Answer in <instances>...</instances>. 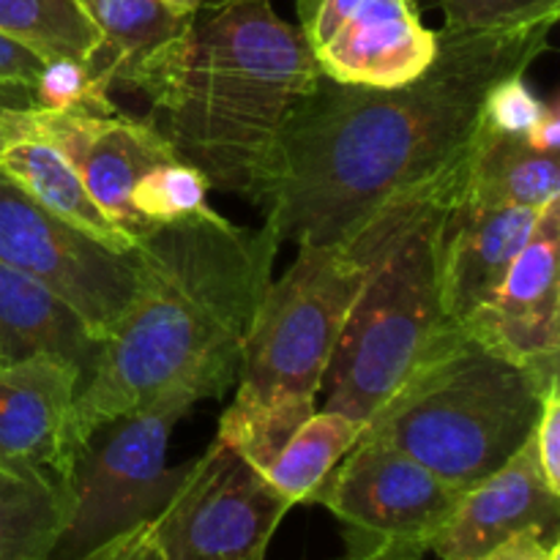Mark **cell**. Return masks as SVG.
Wrapping results in <instances>:
<instances>
[{
    "label": "cell",
    "mask_w": 560,
    "mask_h": 560,
    "mask_svg": "<svg viewBox=\"0 0 560 560\" xmlns=\"http://www.w3.org/2000/svg\"><path fill=\"white\" fill-rule=\"evenodd\" d=\"M552 25L435 31V58L397 88L342 85L320 71L268 156L255 206L279 244L334 246L394 202L459 170L487 93L547 52Z\"/></svg>",
    "instance_id": "6da1fadb"
},
{
    "label": "cell",
    "mask_w": 560,
    "mask_h": 560,
    "mask_svg": "<svg viewBox=\"0 0 560 560\" xmlns=\"http://www.w3.org/2000/svg\"><path fill=\"white\" fill-rule=\"evenodd\" d=\"M279 246L268 224L238 228L213 208L162 224L137 246L135 293L71 408L74 457L98 427L164 394L189 388L211 399L233 386Z\"/></svg>",
    "instance_id": "7a4b0ae2"
},
{
    "label": "cell",
    "mask_w": 560,
    "mask_h": 560,
    "mask_svg": "<svg viewBox=\"0 0 560 560\" xmlns=\"http://www.w3.org/2000/svg\"><path fill=\"white\" fill-rule=\"evenodd\" d=\"M320 63L310 38L271 0H219L151 66L137 93L148 124L208 189L255 206L268 156Z\"/></svg>",
    "instance_id": "3957f363"
},
{
    "label": "cell",
    "mask_w": 560,
    "mask_h": 560,
    "mask_svg": "<svg viewBox=\"0 0 560 560\" xmlns=\"http://www.w3.org/2000/svg\"><path fill=\"white\" fill-rule=\"evenodd\" d=\"M463 170L465 164L432 189L394 202L345 244L299 246L295 262L273 279L252 317L241 348L235 397L219 421L217 441L260 470L315 413L355 293L399 230Z\"/></svg>",
    "instance_id": "277c9868"
},
{
    "label": "cell",
    "mask_w": 560,
    "mask_h": 560,
    "mask_svg": "<svg viewBox=\"0 0 560 560\" xmlns=\"http://www.w3.org/2000/svg\"><path fill=\"white\" fill-rule=\"evenodd\" d=\"M556 381L446 326L364 432L465 492L528 443Z\"/></svg>",
    "instance_id": "5b68a950"
},
{
    "label": "cell",
    "mask_w": 560,
    "mask_h": 560,
    "mask_svg": "<svg viewBox=\"0 0 560 560\" xmlns=\"http://www.w3.org/2000/svg\"><path fill=\"white\" fill-rule=\"evenodd\" d=\"M463 184L465 170L419 208L364 279L323 377V410L366 424L438 334L454 326L441 301V246Z\"/></svg>",
    "instance_id": "8992f818"
},
{
    "label": "cell",
    "mask_w": 560,
    "mask_h": 560,
    "mask_svg": "<svg viewBox=\"0 0 560 560\" xmlns=\"http://www.w3.org/2000/svg\"><path fill=\"white\" fill-rule=\"evenodd\" d=\"M200 402L178 388L98 427L71 463L66 520L52 558L74 560L104 541L151 523L184 481L189 463L167 468L175 424Z\"/></svg>",
    "instance_id": "52a82bcc"
},
{
    "label": "cell",
    "mask_w": 560,
    "mask_h": 560,
    "mask_svg": "<svg viewBox=\"0 0 560 560\" xmlns=\"http://www.w3.org/2000/svg\"><path fill=\"white\" fill-rule=\"evenodd\" d=\"M290 509L249 459L213 441L151 520L153 550L159 560H262Z\"/></svg>",
    "instance_id": "ba28073f"
},
{
    "label": "cell",
    "mask_w": 560,
    "mask_h": 560,
    "mask_svg": "<svg viewBox=\"0 0 560 560\" xmlns=\"http://www.w3.org/2000/svg\"><path fill=\"white\" fill-rule=\"evenodd\" d=\"M459 498L463 492L430 468L392 443L361 432L355 446L317 487L312 503H320L339 520L348 558L353 560L381 547L427 552Z\"/></svg>",
    "instance_id": "9c48e42d"
},
{
    "label": "cell",
    "mask_w": 560,
    "mask_h": 560,
    "mask_svg": "<svg viewBox=\"0 0 560 560\" xmlns=\"http://www.w3.org/2000/svg\"><path fill=\"white\" fill-rule=\"evenodd\" d=\"M0 262L52 290L107 339L137 284L135 252H115L52 217L0 175Z\"/></svg>",
    "instance_id": "30bf717a"
},
{
    "label": "cell",
    "mask_w": 560,
    "mask_h": 560,
    "mask_svg": "<svg viewBox=\"0 0 560 560\" xmlns=\"http://www.w3.org/2000/svg\"><path fill=\"white\" fill-rule=\"evenodd\" d=\"M22 137H42L52 142L80 173L93 200L140 246L153 233V224L140 217L131 202L135 186L164 162H173V151L145 118L109 113H52V109H27L20 115Z\"/></svg>",
    "instance_id": "8fae6325"
},
{
    "label": "cell",
    "mask_w": 560,
    "mask_h": 560,
    "mask_svg": "<svg viewBox=\"0 0 560 560\" xmlns=\"http://www.w3.org/2000/svg\"><path fill=\"white\" fill-rule=\"evenodd\" d=\"M560 200L541 208L534 233L509 266L495 293L463 323L470 337L528 366L545 381L558 377L560 348Z\"/></svg>",
    "instance_id": "7c38bea8"
},
{
    "label": "cell",
    "mask_w": 560,
    "mask_h": 560,
    "mask_svg": "<svg viewBox=\"0 0 560 560\" xmlns=\"http://www.w3.org/2000/svg\"><path fill=\"white\" fill-rule=\"evenodd\" d=\"M82 375L52 355L0 366V470L60 492L71 476L74 454L69 421Z\"/></svg>",
    "instance_id": "4fadbf2b"
},
{
    "label": "cell",
    "mask_w": 560,
    "mask_h": 560,
    "mask_svg": "<svg viewBox=\"0 0 560 560\" xmlns=\"http://www.w3.org/2000/svg\"><path fill=\"white\" fill-rule=\"evenodd\" d=\"M558 520L560 492L547 485L528 438L495 474L463 492L427 552L441 560H474L523 534L558 539Z\"/></svg>",
    "instance_id": "5bb4252c"
},
{
    "label": "cell",
    "mask_w": 560,
    "mask_h": 560,
    "mask_svg": "<svg viewBox=\"0 0 560 560\" xmlns=\"http://www.w3.org/2000/svg\"><path fill=\"white\" fill-rule=\"evenodd\" d=\"M539 213L520 206H481L459 191L446 213L441 246V301L448 323L463 326L495 293Z\"/></svg>",
    "instance_id": "9a60e30c"
},
{
    "label": "cell",
    "mask_w": 560,
    "mask_h": 560,
    "mask_svg": "<svg viewBox=\"0 0 560 560\" xmlns=\"http://www.w3.org/2000/svg\"><path fill=\"white\" fill-rule=\"evenodd\" d=\"M435 47V31L421 25L410 0H361L317 49V63L342 85L397 88L432 63Z\"/></svg>",
    "instance_id": "2e32d148"
},
{
    "label": "cell",
    "mask_w": 560,
    "mask_h": 560,
    "mask_svg": "<svg viewBox=\"0 0 560 560\" xmlns=\"http://www.w3.org/2000/svg\"><path fill=\"white\" fill-rule=\"evenodd\" d=\"M36 355L74 364L85 386L102 355V339L52 290L0 262V366Z\"/></svg>",
    "instance_id": "e0dca14e"
},
{
    "label": "cell",
    "mask_w": 560,
    "mask_h": 560,
    "mask_svg": "<svg viewBox=\"0 0 560 560\" xmlns=\"http://www.w3.org/2000/svg\"><path fill=\"white\" fill-rule=\"evenodd\" d=\"M98 31V44L82 60L88 74L107 88L135 91L151 66L189 31L195 14L164 0H80Z\"/></svg>",
    "instance_id": "ac0fdd59"
},
{
    "label": "cell",
    "mask_w": 560,
    "mask_h": 560,
    "mask_svg": "<svg viewBox=\"0 0 560 560\" xmlns=\"http://www.w3.org/2000/svg\"><path fill=\"white\" fill-rule=\"evenodd\" d=\"M0 175L36 206L115 252H135L124 230L98 208L69 159L42 137H22L0 148Z\"/></svg>",
    "instance_id": "d6986e66"
},
{
    "label": "cell",
    "mask_w": 560,
    "mask_h": 560,
    "mask_svg": "<svg viewBox=\"0 0 560 560\" xmlns=\"http://www.w3.org/2000/svg\"><path fill=\"white\" fill-rule=\"evenodd\" d=\"M463 197L481 206L541 211L552 200H560L558 153H545L525 137L501 135L481 124L470 142Z\"/></svg>",
    "instance_id": "ffe728a7"
},
{
    "label": "cell",
    "mask_w": 560,
    "mask_h": 560,
    "mask_svg": "<svg viewBox=\"0 0 560 560\" xmlns=\"http://www.w3.org/2000/svg\"><path fill=\"white\" fill-rule=\"evenodd\" d=\"M364 432L361 421L334 410H315L260 468L262 479L290 503H312L317 487L337 468Z\"/></svg>",
    "instance_id": "44dd1931"
},
{
    "label": "cell",
    "mask_w": 560,
    "mask_h": 560,
    "mask_svg": "<svg viewBox=\"0 0 560 560\" xmlns=\"http://www.w3.org/2000/svg\"><path fill=\"white\" fill-rule=\"evenodd\" d=\"M0 33L42 60H82L98 31L80 0H0Z\"/></svg>",
    "instance_id": "7402d4cb"
},
{
    "label": "cell",
    "mask_w": 560,
    "mask_h": 560,
    "mask_svg": "<svg viewBox=\"0 0 560 560\" xmlns=\"http://www.w3.org/2000/svg\"><path fill=\"white\" fill-rule=\"evenodd\" d=\"M63 520L60 492L0 474V560H49Z\"/></svg>",
    "instance_id": "603a6c76"
},
{
    "label": "cell",
    "mask_w": 560,
    "mask_h": 560,
    "mask_svg": "<svg viewBox=\"0 0 560 560\" xmlns=\"http://www.w3.org/2000/svg\"><path fill=\"white\" fill-rule=\"evenodd\" d=\"M131 202L153 228L191 219L206 213L208 208V180L189 167L186 162H164L153 167L131 191Z\"/></svg>",
    "instance_id": "cb8c5ba5"
},
{
    "label": "cell",
    "mask_w": 560,
    "mask_h": 560,
    "mask_svg": "<svg viewBox=\"0 0 560 560\" xmlns=\"http://www.w3.org/2000/svg\"><path fill=\"white\" fill-rule=\"evenodd\" d=\"M33 88H36L38 107L52 113H118L113 93L98 85L77 60H47Z\"/></svg>",
    "instance_id": "d4e9b609"
},
{
    "label": "cell",
    "mask_w": 560,
    "mask_h": 560,
    "mask_svg": "<svg viewBox=\"0 0 560 560\" xmlns=\"http://www.w3.org/2000/svg\"><path fill=\"white\" fill-rule=\"evenodd\" d=\"M446 27L498 31V27L556 25L560 0H441Z\"/></svg>",
    "instance_id": "484cf974"
},
{
    "label": "cell",
    "mask_w": 560,
    "mask_h": 560,
    "mask_svg": "<svg viewBox=\"0 0 560 560\" xmlns=\"http://www.w3.org/2000/svg\"><path fill=\"white\" fill-rule=\"evenodd\" d=\"M547 102H541L525 82V74H512L492 85L487 93L485 109H481V124L492 131L512 137H528L536 120L545 113Z\"/></svg>",
    "instance_id": "4316f807"
},
{
    "label": "cell",
    "mask_w": 560,
    "mask_h": 560,
    "mask_svg": "<svg viewBox=\"0 0 560 560\" xmlns=\"http://www.w3.org/2000/svg\"><path fill=\"white\" fill-rule=\"evenodd\" d=\"M530 446H534L539 468L545 474L547 485L560 492V383L556 381L545 394L539 421L530 432Z\"/></svg>",
    "instance_id": "83f0119b"
},
{
    "label": "cell",
    "mask_w": 560,
    "mask_h": 560,
    "mask_svg": "<svg viewBox=\"0 0 560 560\" xmlns=\"http://www.w3.org/2000/svg\"><path fill=\"white\" fill-rule=\"evenodd\" d=\"M359 3L361 0H295L299 27L310 38L315 55L342 27V22L359 9Z\"/></svg>",
    "instance_id": "f1b7e54d"
},
{
    "label": "cell",
    "mask_w": 560,
    "mask_h": 560,
    "mask_svg": "<svg viewBox=\"0 0 560 560\" xmlns=\"http://www.w3.org/2000/svg\"><path fill=\"white\" fill-rule=\"evenodd\" d=\"M36 107L38 102L33 82L0 77V148L20 140V115Z\"/></svg>",
    "instance_id": "f546056e"
},
{
    "label": "cell",
    "mask_w": 560,
    "mask_h": 560,
    "mask_svg": "<svg viewBox=\"0 0 560 560\" xmlns=\"http://www.w3.org/2000/svg\"><path fill=\"white\" fill-rule=\"evenodd\" d=\"M74 560H159L151 541V523L137 525Z\"/></svg>",
    "instance_id": "4dcf8cb0"
},
{
    "label": "cell",
    "mask_w": 560,
    "mask_h": 560,
    "mask_svg": "<svg viewBox=\"0 0 560 560\" xmlns=\"http://www.w3.org/2000/svg\"><path fill=\"white\" fill-rule=\"evenodd\" d=\"M44 63H47V60H42L36 52H31L27 47L11 42L9 36L0 33V77H3V80L36 82Z\"/></svg>",
    "instance_id": "1f68e13d"
},
{
    "label": "cell",
    "mask_w": 560,
    "mask_h": 560,
    "mask_svg": "<svg viewBox=\"0 0 560 560\" xmlns=\"http://www.w3.org/2000/svg\"><path fill=\"white\" fill-rule=\"evenodd\" d=\"M556 541L558 539H547V536L539 534H523L517 536V539L501 545L498 550L474 560H550L552 545H556Z\"/></svg>",
    "instance_id": "d6a6232c"
},
{
    "label": "cell",
    "mask_w": 560,
    "mask_h": 560,
    "mask_svg": "<svg viewBox=\"0 0 560 560\" xmlns=\"http://www.w3.org/2000/svg\"><path fill=\"white\" fill-rule=\"evenodd\" d=\"M525 140H528L534 148H539V151L558 153V148H560V113H558L556 102H547L545 113H541V118L536 120V126L528 131V137H525Z\"/></svg>",
    "instance_id": "836d02e7"
},
{
    "label": "cell",
    "mask_w": 560,
    "mask_h": 560,
    "mask_svg": "<svg viewBox=\"0 0 560 560\" xmlns=\"http://www.w3.org/2000/svg\"><path fill=\"white\" fill-rule=\"evenodd\" d=\"M424 552L410 550V547H381L375 552H366V556L353 558V560H421Z\"/></svg>",
    "instance_id": "e575fe53"
},
{
    "label": "cell",
    "mask_w": 560,
    "mask_h": 560,
    "mask_svg": "<svg viewBox=\"0 0 560 560\" xmlns=\"http://www.w3.org/2000/svg\"><path fill=\"white\" fill-rule=\"evenodd\" d=\"M164 3H170L173 9H178V11H189V14H195V11L202 9L208 0H164Z\"/></svg>",
    "instance_id": "d590c367"
},
{
    "label": "cell",
    "mask_w": 560,
    "mask_h": 560,
    "mask_svg": "<svg viewBox=\"0 0 560 560\" xmlns=\"http://www.w3.org/2000/svg\"><path fill=\"white\" fill-rule=\"evenodd\" d=\"M550 560H560V541L552 545V552H550Z\"/></svg>",
    "instance_id": "8d00e7d4"
},
{
    "label": "cell",
    "mask_w": 560,
    "mask_h": 560,
    "mask_svg": "<svg viewBox=\"0 0 560 560\" xmlns=\"http://www.w3.org/2000/svg\"><path fill=\"white\" fill-rule=\"evenodd\" d=\"M0 474H3V470H0Z\"/></svg>",
    "instance_id": "74e56055"
}]
</instances>
